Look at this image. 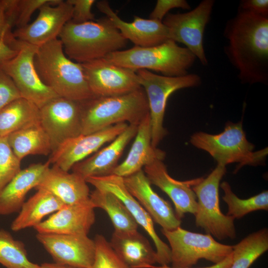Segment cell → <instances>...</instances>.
Listing matches in <instances>:
<instances>
[{
	"label": "cell",
	"mask_w": 268,
	"mask_h": 268,
	"mask_svg": "<svg viewBox=\"0 0 268 268\" xmlns=\"http://www.w3.org/2000/svg\"><path fill=\"white\" fill-rule=\"evenodd\" d=\"M149 114L137 126L134 140L126 159L114 169L112 174L125 178L141 170L155 160H163L165 153L153 146Z\"/></svg>",
	"instance_id": "cb8c5ba5"
},
{
	"label": "cell",
	"mask_w": 268,
	"mask_h": 268,
	"mask_svg": "<svg viewBox=\"0 0 268 268\" xmlns=\"http://www.w3.org/2000/svg\"><path fill=\"white\" fill-rule=\"evenodd\" d=\"M40 268H77L67 265L59 264L55 262L44 263L40 265Z\"/></svg>",
	"instance_id": "ee69618b"
},
{
	"label": "cell",
	"mask_w": 268,
	"mask_h": 268,
	"mask_svg": "<svg viewBox=\"0 0 268 268\" xmlns=\"http://www.w3.org/2000/svg\"><path fill=\"white\" fill-rule=\"evenodd\" d=\"M59 37L66 55L79 64L122 50L128 42L106 16L79 24L70 20Z\"/></svg>",
	"instance_id": "3957f363"
},
{
	"label": "cell",
	"mask_w": 268,
	"mask_h": 268,
	"mask_svg": "<svg viewBox=\"0 0 268 268\" xmlns=\"http://www.w3.org/2000/svg\"><path fill=\"white\" fill-rule=\"evenodd\" d=\"M17 52V49L8 42L6 36L3 37L0 40V66L14 57Z\"/></svg>",
	"instance_id": "b9f144b4"
},
{
	"label": "cell",
	"mask_w": 268,
	"mask_h": 268,
	"mask_svg": "<svg viewBox=\"0 0 268 268\" xmlns=\"http://www.w3.org/2000/svg\"><path fill=\"white\" fill-rule=\"evenodd\" d=\"M34 65L42 82L59 96L82 102L96 97L88 84L81 64L65 54L59 39L38 47Z\"/></svg>",
	"instance_id": "7a4b0ae2"
},
{
	"label": "cell",
	"mask_w": 268,
	"mask_h": 268,
	"mask_svg": "<svg viewBox=\"0 0 268 268\" xmlns=\"http://www.w3.org/2000/svg\"><path fill=\"white\" fill-rule=\"evenodd\" d=\"M126 123L117 124L99 131L67 139L52 152L50 164L69 171L77 163L97 151L102 145L111 142L129 126Z\"/></svg>",
	"instance_id": "e0dca14e"
},
{
	"label": "cell",
	"mask_w": 268,
	"mask_h": 268,
	"mask_svg": "<svg viewBox=\"0 0 268 268\" xmlns=\"http://www.w3.org/2000/svg\"><path fill=\"white\" fill-rule=\"evenodd\" d=\"M233 247L230 268H249L268 250V229L264 228L250 234Z\"/></svg>",
	"instance_id": "4dcf8cb0"
},
{
	"label": "cell",
	"mask_w": 268,
	"mask_h": 268,
	"mask_svg": "<svg viewBox=\"0 0 268 268\" xmlns=\"http://www.w3.org/2000/svg\"><path fill=\"white\" fill-rule=\"evenodd\" d=\"M7 139L13 153L20 161L29 155H47L52 152L50 139L40 123L9 134Z\"/></svg>",
	"instance_id": "83f0119b"
},
{
	"label": "cell",
	"mask_w": 268,
	"mask_h": 268,
	"mask_svg": "<svg viewBox=\"0 0 268 268\" xmlns=\"http://www.w3.org/2000/svg\"><path fill=\"white\" fill-rule=\"evenodd\" d=\"M40 124L50 139L52 152L65 141L81 134L80 102L61 97L53 99L40 109Z\"/></svg>",
	"instance_id": "7c38bea8"
},
{
	"label": "cell",
	"mask_w": 268,
	"mask_h": 268,
	"mask_svg": "<svg viewBox=\"0 0 268 268\" xmlns=\"http://www.w3.org/2000/svg\"><path fill=\"white\" fill-rule=\"evenodd\" d=\"M95 208L90 199L66 204L34 228L40 233L87 235L95 221Z\"/></svg>",
	"instance_id": "44dd1931"
},
{
	"label": "cell",
	"mask_w": 268,
	"mask_h": 268,
	"mask_svg": "<svg viewBox=\"0 0 268 268\" xmlns=\"http://www.w3.org/2000/svg\"><path fill=\"white\" fill-rule=\"evenodd\" d=\"M81 65L95 96L120 95L141 88L136 71L113 64L104 58Z\"/></svg>",
	"instance_id": "4fadbf2b"
},
{
	"label": "cell",
	"mask_w": 268,
	"mask_h": 268,
	"mask_svg": "<svg viewBox=\"0 0 268 268\" xmlns=\"http://www.w3.org/2000/svg\"><path fill=\"white\" fill-rule=\"evenodd\" d=\"M233 261V255L232 253L229 256L227 257L221 262L214 264L213 265L200 268H230ZM150 268H174L172 267H169L168 265L160 266L159 267H154L152 266Z\"/></svg>",
	"instance_id": "7bdbcfd3"
},
{
	"label": "cell",
	"mask_w": 268,
	"mask_h": 268,
	"mask_svg": "<svg viewBox=\"0 0 268 268\" xmlns=\"http://www.w3.org/2000/svg\"><path fill=\"white\" fill-rule=\"evenodd\" d=\"M13 45L17 54L0 66V68L13 81L21 97L39 109L59 96L40 79L34 65L38 47L15 38Z\"/></svg>",
	"instance_id": "30bf717a"
},
{
	"label": "cell",
	"mask_w": 268,
	"mask_h": 268,
	"mask_svg": "<svg viewBox=\"0 0 268 268\" xmlns=\"http://www.w3.org/2000/svg\"><path fill=\"white\" fill-rule=\"evenodd\" d=\"M89 199L95 208L103 209L108 215L116 231L137 230L138 224L123 202L111 192L95 189Z\"/></svg>",
	"instance_id": "f546056e"
},
{
	"label": "cell",
	"mask_w": 268,
	"mask_h": 268,
	"mask_svg": "<svg viewBox=\"0 0 268 268\" xmlns=\"http://www.w3.org/2000/svg\"><path fill=\"white\" fill-rule=\"evenodd\" d=\"M96 6L111 20L122 36L136 46H155L171 40L169 29L162 21L134 16L133 21L126 22L113 11L107 1H99L96 2Z\"/></svg>",
	"instance_id": "d6986e66"
},
{
	"label": "cell",
	"mask_w": 268,
	"mask_h": 268,
	"mask_svg": "<svg viewBox=\"0 0 268 268\" xmlns=\"http://www.w3.org/2000/svg\"><path fill=\"white\" fill-rule=\"evenodd\" d=\"M20 162L10 147L7 137L0 138V191L21 171Z\"/></svg>",
	"instance_id": "e575fe53"
},
{
	"label": "cell",
	"mask_w": 268,
	"mask_h": 268,
	"mask_svg": "<svg viewBox=\"0 0 268 268\" xmlns=\"http://www.w3.org/2000/svg\"><path fill=\"white\" fill-rule=\"evenodd\" d=\"M214 3V0H203L187 12L168 13L162 21L169 29L171 40L185 45L204 66L208 60L203 47L204 33Z\"/></svg>",
	"instance_id": "8fae6325"
},
{
	"label": "cell",
	"mask_w": 268,
	"mask_h": 268,
	"mask_svg": "<svg viewBox=\"0 0 268 268\" xmlns=\"http://www.w3.org/2000/svg\"><path fill=\"white\" fill-rule=\"evenodd\" d=\"M143 168L150 184L158 187L171 200L179 219L187 213L196 214L197 200L192 186L197 178L185 181L175 180L169 175L163 160L160 159L155 160Z\"/></svg>",
	"instance_id": "ffe728a7"
},
{
	"label": "cell",
	"mask_w": 268,
	"mask_h": 268,
	"mask_svg": "<svg viewBox=\"0 0 268 268\" xmlns=\"http://www.w3.org/2000/svg\"><path fill=\"white\" fill-rule=\"evenodd\" d=\"M12 27L8 16L6 0H0V40L12 34Z\"/></svg>",
	"instance_id": "60d3db41"
},
{
	"label": "cell",
	"mask_w": 268,
	"mask_h": 268,
	"mask_svg": "<svg viewBox=\"0 0 268 268\" xmlns=\"http://www.w3.org/2000/svg\"><path fill=\"white\" fill-rule=\"evenodd\" d=\"M137 131V126L129 125L108 145L75 164L71 168L72 172L85 180L112 174L125 147L134 137Z\"/></svg>",
	"instance_id": "7402d4cb"
},
{
	"label": "cell",
	"mask_w": 268,
	"mask_h": 268,
	"mask_svg": "<svg viewBox=\"0 0 268 268\" xmlns=\"http://www.w3.org/2000/svg\"><path fill=\"white\" fill-rule=\"evenodd\" d=\"M124 180L130 194L162 229L171 230L180 226L181 220L170 203L153 190L143 170L124 178Z\"/></svg>",
	"instance_id": "ac0fdd59"
},
{
	"label": "cell",
	"mask_w": 268,
	"mask_h": 268,
	"mask_svg": "<svg viewBox=\"0 0 268 268\" xmlns=\"http://www.w3.org/2000/svg\"><path fill=\"white\" fill-rule=\"evenodd\" d=\"M190 143L208 153L217 164L239 163L236 171L244 165H255L268 154V148L253 151L254 145L247 139L242 122H228L224 131L216 134L200 132L193 134Z\"/></svg>",
	"instance_id": "8992f818"
},
{
	"label": "cell",
	"mask_w": 268,
	"mask_h": 268,
	"mask_svg": "<svg viewBox=\"0 0 268 268\" xmlns=\"http://www.w3.org/2000/svg\"><path fill=\"white\" fill-rule=\"evenodd\" d=\"M39 11L33 22L12 32L14 38L37 47L57 39L71 19L73 7L68 0H51Z\"/></svg>",
	"instance_id": "9a60e30c"
},
{
	"label": "cell",
	"mask_w": 268,
	"mask_h": 268,
	"mask_svg": "<svg viewBox=\"0 0 268 268\" xmlns=\"http://www.w3.org/2000/svg\"><path fill=\"white\" fill-rule=\"evenodd\" d=\"M94 240L95 255L90 268H132L118 255L103 235H96Z\"/></svg>",
	"instance_id": "836d02e7"
},
{
	"label": "cell",
	"mask_w": 268,
	"mask_h": 268,
	"mask_svg": "<svg viewBox=\"0 0 268 268\" xmlns=\"http://www.w3.org/2000/svg\"><path fill=\"white\" fill-rule=\"evenodd\" d=\"M45 163L33 164L21 171L0 191V215L19 211L27 193L36 188L44 174L50 167Z\"/></svg>",
	"instance_id": "d4e9b609"
},
{
	"label": "cell",
	"mask_w": 268,
	"mask_h": 268,
	"mask_svg": "<svg viewBox=\"0 0 268 268\" xmlns=\"http://www.w3.org/2000/svg\"><path fill=\"white\" fill-rule=\"evenodd\" d=\"M104 58L113 64L135 71L153 70L167 76L187 75L197 59L188 48L178 46L172 40L152 47L134 46L111 53Z\"/></svg>",
	"instance_id": "5b68a950"
},
{
	"label": "cell",
	"mask_w": 268,
	"mask_h": 268,
	"mask_svg": "<svg viewBox=\"0 0 268 268\" xmlns=\"http://www.w3.org/2000/svg\"><path fill=\"white\" fill-rule=\"evenodd\" d=\"M51 0H10V11L13 26L17 28L28 24L32 14Z\"/></svg>",
	"instance_id": "d590c367"
},
{
	"label": "cell",
	"mask_w": 268,
	"mask_h": 268,
	"mask_svg": "<svg viewBox=\"0 0 268 268\" xmlns=\"http://www.w3.org/2000/svg\"><path fill=\"white\" fill-rule=\"evenodd\" d=\"M228 43L224 51L238 70L242 83L268 81V17L238 7L223 32Z\"/></svg>",
	"instance_id": "6da1fadb"
},
{
	"label": "cell",
	"mask_w": 268,
	"mask_h": 268,
	"mask_svg": "<svg viewBox=\"0 0 268 268\" xmlns=\"http://www.w3.org/2000/svg\"><path fill=\"white\" fill-rule=\"evenodd\" d=\"M72 4L73 11L70 21L75 23H83L95 20V15L91 8L95 0H68Z\"/></svg>",
	"instance_id": "74e56055"
},
{
	"label": "cell",
	"mask_w": 268,
	"mask_h": 268,
	"mask_svg": "<svg viewBox=\"0 0 268 268\" xmlns=\"http://www.w3.org/2000/svg\"><path fill=\"white\" fill-rule=\"evenodd\" d=\"M238 7L254 14L268 17V0H242Z\"/></svg>",
	"instance_id": "ab89813d"
},
{
	"label": "cell",
	"mask_w": 268,
	"mask_h": 268,
	"mask_svg": "<svg viewBox=\"0 0 268 268\" xmlns=\"http://www.w3.org/2000/svg\"><path fill=\"white\" fill-rule=\"evenodd\" d=\"M36 189L47 190L66 205L87 201L90 194L87 183L84 178L55 165L46 171Z\"/></svg>",
	"instance_id": "603a6c76"
},
{
	"label": "cell",
	"mask_w": 268,
	"mask_h": 268,
	"mask_svg": "<svg viewBox=\"0 0 268 268\" xmlns=\"http://www.w3.org/2000/svg\"><path fill=\"white\" fill-rule=\"evenodd\" d=\"M80 103L83 134L122 123L138 126L149 114L147 97L142 87L125 94L96 96Z\"/></svg>",
	"instance_id": "277c9868"
},
{
	"label": "cell",
	"mask_w": 268,
	"mask_h": 268,
	"mask_svg": "<svg viewBox=\"0 0 268 268\" xmlns=\"http://www.w3.org/2000/svg\"><path fill=\"white\" fill-rule=\"evenodd\" d=\"M136 73L148 101L152 145L157 147L167 134L163 121L168 98L177 90L199 86L201 82V77L195 73L182 76H167L146 69L138 70Z\"/></svg>",
	"instance_id": "ba28073f"
},
{
	"label": "cell",
	"mask_w": 268,
	"mask_h": 268,
	"mask_svg": "<svg viewBox=\"0 0 268 268\" xmlns=\"http://www.w3.org/2000/svg\"><path fill=\"white\" fill-rule=\"evenodd\" d=\"M86 181L95 189L112 193L125 204L138 225H140L151 238L156 248L157 263L161 266L171 263L169 246L158 236L154 222L147 211L130 194L126 188L124 178L115 174L102 177H91Z\"/></svg>",
	"instance_id": "5bb4252c"
},
{
	"label": "cell",
	"mask_w": 268,
	"mask_h": 268,
	"mask_svg": "<svg viewBox=\"0 0 268 268\" xmlns=\"http://www.w3.org/2000/svg\"><path fill=\"white\" fill-rule=\"evenodd\" d=\"M36 238L55 263L77 268H90L95 244L87 235L37 233Z\"/></svg>",
	"instance_id": "2e32d148"
},
{
	"label": "cell",
	"mask_w": 268,
	"mask_h": 268,
	"mask_svg": "<svg viewBox=\"0 0 268 268\" xmlns=\"http://www.w3.org/2000/svg\"><path fill=\"white\" fill-rule=\"evenodd\" d=\"M226 171V166L217 164L205 178H197L192 189L197 201L195 224L219 240L235 239L234 219L224 214L219 205L220 182Z\"/></svg>",
	"instance_id": "52a82bcc"
},
{
	"label": "cell",
	"mask_w": 268,
	"mask_h": 268,
	"mask_svg": "<svg viewBox=\"0 0 268 268\" xmlns=\"http://www.w3.org/2000/svg\"><path fill=\"white\" fill-rule=\"evenodd\" d=\"M175 8L189 10L191 6L185 0H158L149 18L162 21L168 12Z\"/></svg>",
	"instance_id": "f35d334b"
},
{
	"label": "cell",
	"mask_w": 268,
	"mask_h": 268,
	"mask_svg": "<svg viewBox=\"0 0 268 268\" xmlns=\"http://www.w3.org/2000/svg\"><path fill=\"white\" fill-rule=\"evenodd\" d=\"M37 190L36 193L24 202L18 215L12 222L10 228L12 231L16 232L34 227L42 221L44 217L66 205L47 190Z\"/></svg>",
	"instance_id": "4316f807"
},
{
	"label": "cell",
	"mask_w": 268,
	"mask_h": 268,
	"mask_svg": "<svg viewBox=\"0 0 268 268\" xmlns=\"http://www.w3.org/2000/svg\"><path fill=\"white\" fill-rule=\"evenodd\" d=\"M0 264L5 268H40L28 259L24 244L3 229H0Z\"/></svg>",
	"instance_id": "d6a6232c"
},
{
	"label": "cell",
	"mask_w": 268,
	"mask_h": 268,
	"mask_svg": "<svg viewBox=\"0 0 268 268\" xmlns=\"http://www.w3.org/2000/svg\"><path fill=\"white\" fill-rule=\"evenodd\" d=\"M40 123V109L23 98L10 103L0 111V138Z\"/></svg>",
	"instance_id": "f1b7e54d"
},
{
	"label": "cell",
	"mask_w": 268,
	"mask_h": 268,
	"mask_svg": "<svg viewBox=\"0 0 268 268\" xmlns=\"http://www.w3.org/2000/svg\"><path fill=\"white\" fill-rule=\"evenodd\" d=\"M21 97L12 79L0 68V111Z\"/></svg>",
	"instance_id": "8d00e7d4"
},
{
	"label": "cell",
	"mask_w": 268,
	"mask_h": 268,
	"mask_svg": "<svg viewBox=\"0 0 268 268\" xmlns=\"http://www.w3.org/2000/svg\"><path fill=\"white\" fill-rule=\"evenodd\" d=\"M161 231L169 243L174 268H191L201 259L217 264L233 252L232 246L217 242L209 234L189 231L180 226Z\"/></svg>",
	"instance_id": "9c48e42d"
},
{
	"label": "cell",
	"mask_w": 268,
	"mask_h": 268,
	"mask_svg": "<svg viewBox=\"0 0 268 268\" xmlns=\"http://www.w3.org/2000/svg\"><path fill=\"white\" fill-rule=\"evenodd\" d=\"M224 195L223 200L228 206L227 215L235 219H240L247 214L257 210H268V191H264L247 199L238 198L232 191L226 181L220 185Z\"/></svg>",
	"instance_id": "1f68e13d"
},
{
	"label": "cell",
	"mask_w": 268,
	"mask_h": 268,
	"mask_svg": "<svg viewBox=\"0 0 268 268\" xmlns=\"http://www.w3.org/2000/svg\"><path fill=\"white\" fill-rule=\"evenodd\" d=\"M109 242L118 255L132 268H150L157 263L156 251L137 230L114 231Z\"/></svg>",
	"instance_id": "484cf974"
}]
</instances>
